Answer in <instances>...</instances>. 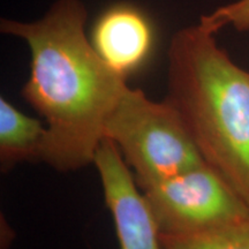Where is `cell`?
I'll return each instance as SVG.
<instances>
[{"mask_svg":"<svg viewBox=\"0 0 249 249\" xmlns=\"http://www.w3.org/2000/svg\"><path fill=\"white\" fill-rule=\"evenodd\" d=\"M104 139L120 151L139 188L204 163L176 110L128 88L107 120Z\"/></svg>","mask_w":249,"mask_h":249,"instance_id":"3","label":"cell"},{"mask_svg":"<svg viewBox=\"0 0 249 249\" xmlns=\"http://www.w3.org/2000/svg\"><path fill=\"white\" fill-rule=\"evenodd\" d=\"M91 43L112 70L127 77L150 55L154 33L141 12L120 5L107 9L96 21Z\"/></svg>","mask_w":249,"mask_h":249,"instance_id":"6","label":"cell"},{"mask_svg":"<svg viewBox=\"0 0 249 249\" xmlns=\"http://www.w3.org/2000/svg\"><path fill=\"white\" fill-rule=\"evenodd\" d=\"M82 0H57L33 22L2 18L0 30L29 46V79L22 96L45 120L43 160L58 171L93 164L112 111L129 88L86 35Z\"/></svg>","mask_w":249,"mask_h":249,"instance_id":"1","label":"cell"},{"mask_svg":"<svg viewBox=\"0 0 249 249\" xmlns=\"http://www.w3.org/2000/svg\"><path fill=\"white\" fill-rule=\"evenodd\" d=\"M93 164L113 218L120 249H163L157 224L132 171L113 142L103 139Z\"/></svg>","mask_w":249,"mask_h":249,"instance_id":"5","label":"cell"},{"mask_svg":"<svg viewBox=\"0 0 249 249\" xmlns=\"http://www.w3.org/2000/svg\"><path fill=\"white\" fill-rule=\"evenodd\" d=\"M202 24L174 34L167 95L202 160L249 205V71Z\"/></svg>","mask_w":249,"mask_h":249,"instance_id":"2","label":"cell"},{"mask_svg":"<svg viewBox=\"0 0 249 249\" xmlns=\"http://www.w3.org/2000/svg\"><path fill=\"white\" fill-rule=\"evenodd\" d=\"M160 236L163 249H249V213L222 225Z\"/></svg>","mask_w":249,"mask_h":249,"instance_id":"8","label":"cell"},{"mask_svg":"<svg viewBox=\"0 0 249 249\" xmlns=\"http://www.w3.org/2000/svg\"><path fill=\"white\" fill-rule=\"evenodd\" d=\"M48 128L0 98V161L2 169L27 160H43Z\"/></svg>","mask_w":249,"mask_h":249,"instance_id":"7","label":"cell"},{"mask_svg":"<svg viewBox=\"0 0 249 249\" xmlns=\"http://www.w3.org/2000/svg\"><path fill=\"white\" fill-rule=\"evenodd\" d=\"M200 24L214 34L224 27H232L238 31H248L249 0H235L218 7L210 14L203 15Z\"/></svg>","mask_w":249,"mask_h":249,"instance_id":"9","label":"cell"},{"mask_svg":"<svg viewBox=\"0 0 249 249\" xmlns=\"http://www.w3.org/2000/svg\"><path fill=\"white\" fill-rule=\"evenodd\" d=\"M140 191L160 233L197 231L249 213V205L205 163Z\"/></svg>","mask_w":249,"mask_h":249,"instance_id":"4","label":"cell"}]
</instances>
